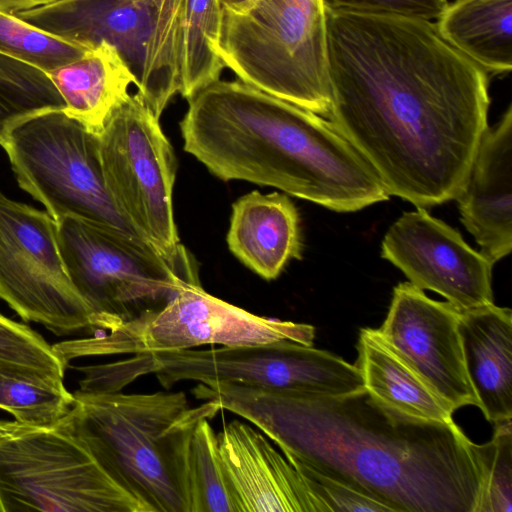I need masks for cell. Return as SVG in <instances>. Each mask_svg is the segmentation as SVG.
Here are the masks:
<instances>
[{
    "instance_id": "6da1fadb",
    "label": "cell",
    "mask_w": 512,
    "mask_h": 512,
    "mask_svg": "<svg viewBox=\"0 0 512 512\" xmlns=\"http://www.w3.org/2000/svg\"><path fill=\"white\" fill-rule=\"evenodd\" d=\"M326 26L330 122L390 195L455 199L488 128V73L432 21L326 9Z\"/></svg>"
},
{
    "instance_id": "7a4b0ae2",
    "label": "cell",
    "mask_w": 512,
    "mask_h": 512,
    "mask_svg": "<svg viewBox=\"0 0 512 512\" xmlns=\"http://www.w3.org/2000/svg\"><path fill=\"white\" fill-rule=\"evenodd\" d=\"M191 393L256 426L299 462L406 512H478L484 472L454 423L407 416L365 389L305 396L232 383H199Z\"/></svg>"
},
{
    "instance_id": "3957f363",
    "label": "cell",
    "mask_w": 512,
    "mask_h": 512,
    "mask_svg": "<svg viewBox=\"0 0 512 512\" xmlns=\"http://www.w3.org/2000/svg\"><path fill=\"white\" fill-rule=\"evenodd\" d=\"M187 100L184 151L223 181L274 187L338 212L390 197L368 162L312 111L240 79H218Z\"/></svg>"
},
{
    "instance_id": "277c9868",
    "label": "cell",
    "mask_w": 512,
    "mask_h": 512,
    "mask_svg": "<svg viewBox=\"0 0 512 512\" xmlns=\"http://www.w3.org/2000/svg\"><path fill=\"white\" fill-rule=\"evenodd\" d=\"M53 426L83 446L107 476L147 512H190L193 432L221 410L192 407L182 391L126 394L77 390Z\"/></svg>"
},
{
    "instance_id": "5b68a950",
    "label": "cell",
    "mask_w": 512,
    "mask_h": 512,
    "mask_svg": "<svg viewBox=\"0 0 512 512\" xmlns=\"http://www.w3.org/2000/svg\"><path fill=\"white\" fill-rule=\"evenodd\" d=\"M80 390L117 392L138 377L154 374L166 389L180 381L232 383L305 396H340L364 389L360 370L330 352L300 343L220 347L132 355L78 366Z\"/></svg>"
},
{
    "instance_id": "8992f818",
    "label": "cell",
    "mask_w": 512,
    "mask_h": 512,
    "mask_svg": "<svg viewBox=\"0 0 512 512\" xmlns=\"http://www.w3.org/2000/svg\"><path fill=\"white\" fill-rule=\"evenodd\" d=\"M221 8L216 52L224 67L249 85L327 116L323 0H248L235 9Z\"/></svg>"
},
{
    "instance_id": "52a82bcc",
    "label": "cell",
    "mask_w": 512,
    "mask_h": 512,
    "mask_svg": "<svg viewBox=\"0 0 512 512\" xmlns=\"http://www.w3.org/2000/svg\"><path fill=\"white\" fill-rule=\"evenodd\" d=\"M185 0H61L16 14L53 35L86 46L106 42L135 78L157 118L181 90Z\"/></svg>"
},
{
    "instance_id": "ba28073f",
    "label": "cell",
    "mask_w": 512,
    "mask_h": 512,
    "mask_svg": "<svg viewBox=\"0 0 512 512\" xmlns=\"http://www.w3.org/2000/svg\"><path fill=\"white\" fill-rule=\"evenodd\" d=\"M69 277L98 330L162 307L184 283L200 284L193 262H172L138 236L64 218L56 221Z\"/></svg>"
},
{
    "instance_id": "9c48e42d",
    "label": "cell",
    "mask_w": 512,
    "mask_h": 512,
    "mask_svg": "<svg viewBox=\"0 0 512 512\" xmlns=\"http://www.w3.org/2000/svg\"><path fill=\"white\" fill-rule=\"evenodd\" d=\"M309 324L261 317L207 293L200 284L184 283L160 308L108 330L103 335L67 340L53 346L68 365L80 357L137 355L290 341L313 346Z\"/></svg>"
},
{
    "instance_id": "30bf717a",
    "label": "cell",
    "mask_w": 512,
    "mask_h": 512,
    "mask_svg": "<svg viewBox=\"0 0 512 512\" xmlns=\"http://www.w3.org/2000/svg\"><path fill=\"white\" fill-rule=\"evenodd\" d=\"M0 145L19 186L55 221L72 218L136 235L106 189L98 135L64 109L20 120Z\"/></svg>"
},
{
    "instance_id": "8fae6325",
    "label": "cell",
    "mask_w": 512,
    "mask_h": 512,
    "mask_svg": "<svg viewBox=\"0 0 512 512\" xmlns=\"http://www.w3.org/2000/svg\"><path fill=\"white\" fill-rule=\"evenodd\" d=\"M98 140L105 186L120 216L166 259L193 262L174 218L173 147L138 92L111 112Z\"/></svg>"
},
{
    "instance_id": "7c38bea8",
    "label": "cell",
    "mask_w": 512,
    "mask_h": 512,
    "mask_svg": "<svg viewBox=\"0 0 512 512\" xmlns=\"http://www.w3.org/2000/svg\"><path fill=\"white\" fill-rule=\"evenodd\" d=\"M0 511L147 512L55 427L0 420Z\"/></svg>"
},
{
    "instance_id": "4fadbf2b",
    "label": "cell",
    "mask_w": 512,
    "mask_h": 512,
    "mask_svg": "<svg viewBox=\"0 0 512 512\" xmlns=\"http://www.w3.org/2000/svg\"><path fill=\"white\" fill-rule=\"evenodd\" d=\"M0 299L23 320L57 335L98 330L66 270L56 221L1 190Z\"/></svg>"
},
{
    "instance_id": "5bb4252c",
    "label": "cell",
    "mask_w": 512,
    "mask_h": 512,
    "mask_svg": "<svg viewBox=\"0 0 512 512\" xmlns=\"http://www.w3.org/2000/svg\"><path fill=\"white\" fill-rule=\"evenodd\" d=\"M381 256L408 282L443 296L458 310L493 302V264L425 208L405 212L386 232Z\"/></svg>"
},
{
    "instance_id": "9a60e30c",
    "label": "cell",
    "mask_w": 512,
    "mask_h": 512,
    "mask_svg": "<svg viewBox=\"0 0 512 512\" xmlns=\"http://www.w3.org/2000/svg\"><path fill=\"white\" fill-rule=\"evenodd\" d=\"M458 317L459 310L447 301L403 282L394 288L378 329L454 410L479 406L465 368Z\"/></svg>"
},
{
    "instance_id": "2e32d148",
    "label": "cell",
    "mask_w": 512,
    "mask_h": 512,
    "mask_svg": "<svg viewBox=\"0 0 512 512\" xmlns=\"http://www.w3.org/2000/svg\"><path fill=\"white\" fill-rule=\"evenodd\" d=\"M217 439L236 512H327L306 477L252 426L233 420Z\"/></svg>"
},
{
    "instance_id": "e0dca14e",
    "label": "cell",
    "mask_w": 512,
    "mask_h": 512,
    "mask_svg": "<svg viewBox=\"0 0 512 512\" xmlns=\"http://www.w3.org/2000/svg\"><path fill=\"white\" fill-rule=\"evenodd\" d=\"M461 222L492 263L512 248V106L488 127L478 145L468 180L455 198Z\"/></svg>"
},
{
    "instance_id": "ac0fdd59",
    "label": "cell",
    "mask_w": 512,
    "mask_h": 512,
    "mask_svg": "<svg viewBox=\"0 0 512 512\" xmlns=\"http://www.w3.org/2000/svg\"><path fill=\"white\" fill-rule=\"evenodd\" d=\"M227 244L247 268L276 279L290 260L302 257L298 210L286 194L251 191L232 205Z\"/></svg>"
},
{
    "instance_id": "d6986e66",
    "label": "cell",
    "mask_w": 512,
    "mask_h": 512,
    "mask_svg": "<svg viewBox=\"0 0 512 512\" xmlns=\"http://www.w3.org/2000/svg\"><path fill=\"white\" fill-rule=\"evenodd\" d=\"M468 379L485 419H512V311L494 303L459 310Z\"/></svg>"
},
{
    "instance_id": "ffe728a7",
    "label": "cell",
    "mask_w": 512,
    "mask_h": 512,
    "mask_svg": "<svg viewBox=\"0 0 512 512\" xmlns=\"http://www.w3.org/2000/svg\"><path fill=\"white\" fill-rule=\"evenodd\" d=\"M364 389L380 403L407 416L452 422L455 411L378 329L363 328L357 342Z\"/></svg>"
},
{
    "instance_id": "44dd1931",
    "label": "cell",
    "mask_w": 512,
    "mask_h": 512,
    "mask_svg": "<svg viewBox=\"0 0 512 512\" xmlns=\"http://www.w3.org/2000/svg\"><path fill=\"white\" fill-rule=\"evenodd\" d=\"M47 75L65 102L64 110L99 134L111 112L128 96L135 78L114 47L101 42Z\"/></svg>"
},
{
    "instance_id": "7402d4cb",
    "label": "cell",
    "mask_w": 512,
    "mask_h": 512,
    "mask_svg": "<svg viewBox=\"0 0 512 512\" xmlns=\"http://www.w3.org/2000/svg\"><path fill=\"white\" fill-rule=\"evenodd\" d=\"M440 35L487 73L512 68V0H455L435 21Z\"/></svg>"
},
{
    "instance_id": "603a6c76",
    "label": "cell",
    "mask_w": 512,
    "mask_h": 512,
    "mask_svg": "<svg viewBox=\"0 0 512 512\" xmlns=\"http://www.w3.org/2000/svg\"><path fill=\"white\" fill-rule=\"evenodd\" d=\"M74 394L63 379L0 363V409L28 425L53 427L71 408Z\"/></svg>"
},
{
    "instance_id": "cb8c5ba5",
    "label": "cell",
    "mask_w": 512,
    "mask_h": 512,
    "mask_svg": "<svg viewBox=\"0 0 512 512\" xmlns=\"http://www.w3.org/2000/svg\"><path fill=\"white\" fill-rule=\"evenodd\" d=\"M221 10L220 0H185L180 94L186 99L220 79L225 68L216 52Z\"/></svg>"
},
{
    "instance_id": "d4e9b609",
    "label": "cell",
    "mask_w": 512,
    "mask_h": 512,
    "mask_svg": "<svg viewBox=\"0 0 512 512\" xmlns=\"http://www.w3.org/2000/svg\"><path fill=\"white\" fill-rule=\"evenodd\" d=\"M65 102L43 70L0 53V142L17 122Z\"/></svg>"
},
{
    "instance_id": "484cf974",
    "label": "cell",
    "mask_w": 512,
    "mask_h": 512,
    "mask_svg": "<svg viewBox=\"0 0 512 512\" xmlns=\"http://www.w3.org/2000/svg\"><path fill=\"white\" fill-rule=\"evenodd\" d=\"M208 420L198 422L190 443V512H236L217 433Z\"/></svg>"
},
{
    "instance_id": "4316f807",
    "label": "cell",
    "mask_w": 512,
    "mask_h": 512,
    "mask_svg": "<svg viewBox=\"0 0 512 512\" xmlns=\"http://www.w3.org/2000/svg\"><path fill=\"white\" fill-rule=\"evenodd\" d=\"M91 47L48 33L16 15L0 12V53L46 73L81 57Z\"/></svg>"
},
{
    "instance_id": "83f0119b",
    "label": "cell",
    "mask_w": 512,
    "mask_h": 512,
    "mask_svg": "<svg viewBox=\"0 0 512 512\" xmlns=\"http://www.w3.org/2000/svg\"><path fill=\"white\" fill-rule=\"evenodd\" d=\"M491 440L478 445L484 486L478 512L512 511V422L494 424Z\"/></svg>"
},
{
    "instance_id": "f1b7e54d",
    "label": "cell",
    "mask_w": 512,
    "mask_h": 512,
    "mask_svg": "<svg viewBox=\"0 0 512 512\" xmlns=\"http://www.w3.org/2000/svg\"><path fill=\"white\" fill-rule=\"evenodd\" d=\"M0 363L64 378L67 365L53 346L28 325L0 314Z\"/></svg>"
},
{
    "instance_id": "f546056e",
    "label": "cell",
    "mask_w": 512,
    "mask_h": 512,
    "mask_svg": "<svg viewBox=\"0 0 512 512\" xmlns=\"http://www.w3.org/2000/svg\"><path fill=\"white\" fill-rule=\"evenodd\" d=\"M308 480L327 512H386L391 507L355 486L299 462H290Z\"/></svg>"
},
{
    "instance_id": "4dcf8cb0",
    "label": "cell",
    "mask_w": 512,
    "mask_h": 512,
    "mask_svg": "<svg viewBox=\"0 0 512 512\" xmlns=\"http://www.w3.org/2000/svg\"><path fill=\"white\" fill-rule=\"evenodd\" d=\"M326 9L393 14L436 21L448 6L447 0H323Z\"/></svg>"
},
{
    "instance_id": "1f68e13d",
    "label": "cell",
    "mask_w": 512,
    "mask_h": 512,
    "mask_svg": "<svg viewBox=\"0 0 512 512\" xmlns=\"http://www.w3.org/2000/svg\"><path fill=\"white\" fill-rule=\"evenodd\" d=\"M61 0H0V12L16 15L19 12L49 5Z\"/></svg>"
},
{
    "instance_id": "d6a6232c",
    "label": "cell",
    "mask_w": 512,
    "mask_h": 512,
    "mask_svg": "<svg viewBox=\"0 0 512 512\" xmlns=\"http://www.w3.org/2000/svg\"><path fill=\"white\" fill-rule=\"evenodd\" d=\"M248 0H220L221 7L235 9L244 5Z\"/></svg>"
},
{
    "instance_id": "836d02e7",
    "label": "cell",
    "mask_w": 512,
    "mask_h": 512,
    "mask_svg": "<svg viewBox=\"0 0 512 512\" xmlns=\"http://www.w3.org/2000/svg\"><path fill=\"white\" fill-rule=\"evenodd\" d=\"M1 512V511H0Z\"/></svg>"
}]
</instances>
